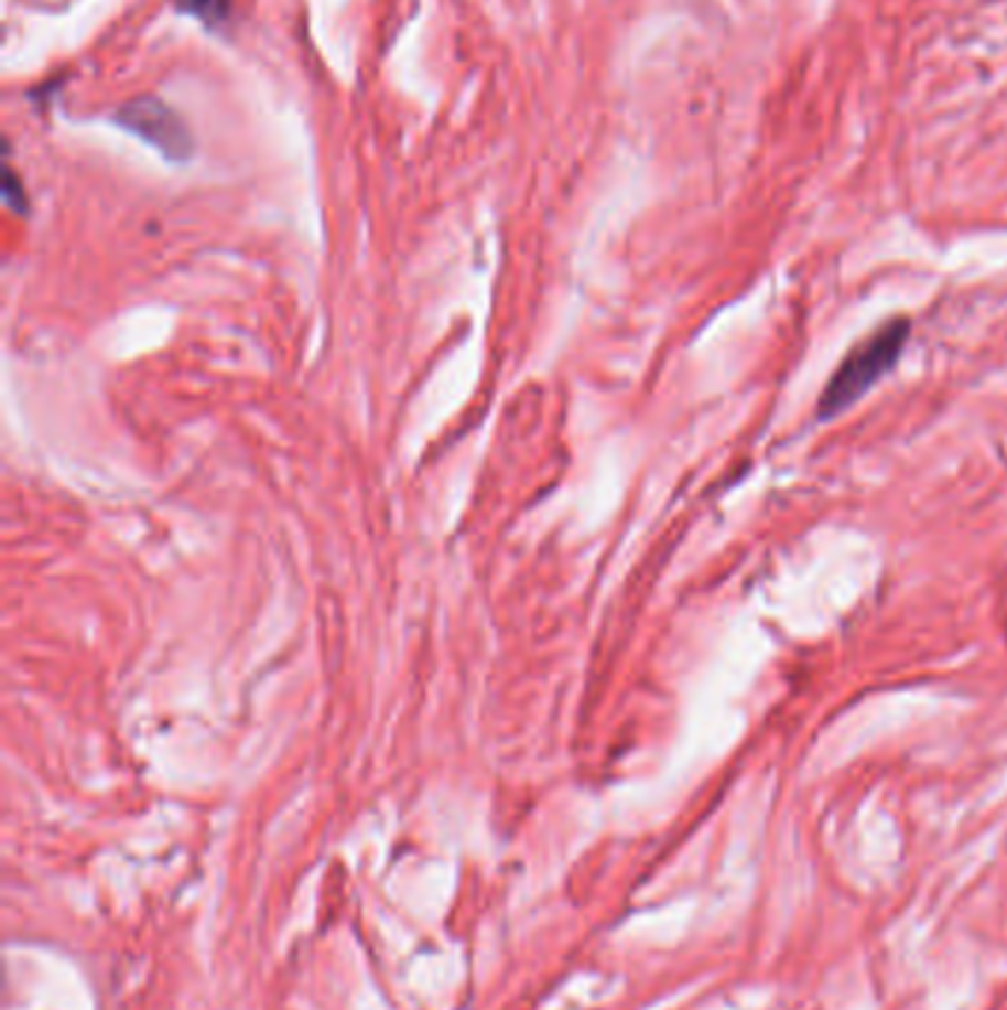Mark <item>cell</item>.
I'll list each match as a JSON object with an SVG mask.
<instances>
[{
  "mask_svg": "<svg viewBox=\"0 0 1007 1010\" xmlns=\"http://www.w3.org/2000/svg\"><path fill=\"white\" fill-rule=\"evenodd\" d=\"M907 337H910V320L898 316V320L880 325L878 331H871L863 343H857L836 367V373L827 378V385L819 396V408H815L819 417L831 420V417L857 402L859 396L869 394L871 387L896 367V361L901 358V352L907 346Z\"/></svg>",
  "mask_w": 1007,
  "mask_h": 1010,
  "instance_id": "cell-1",
  "label": "cell"
},
{
  "mask_svg": "<svg viewBox=\"0 0 1007 1010\" xmlns=\"http://www.w3.org/2000/svg\"><path fill=\"white\" fill-rule=\"evenodd\" d=\"M116 119L130 133H137L139 139L158 148L160 154H166L169 160L181 163L193 154V133L186 130L181 116L158 98H137V101L124 104Z\"/></svg>",
  "mask_w": 1007,
  "mask_h": 1010,
  "instance_id": "cell-2",
  "label": "cell"
},
{
  "mask_svg": "<svg viewBox=\"0 0 1007 1010\" xmlns=\"http://www.w3.org/2000/svg\"><path fill=\"white\" fill-rule=\"evenodd\" d=\"M177 7L195 15V19H202L204 24H219V21L228 19L231 0H177Z\"/></svg>",
  "mask_w": 1007,
  "mask_h": 1010,
  "instance_id": "cell-3",
  "label": "cell"
}]
</instances>
